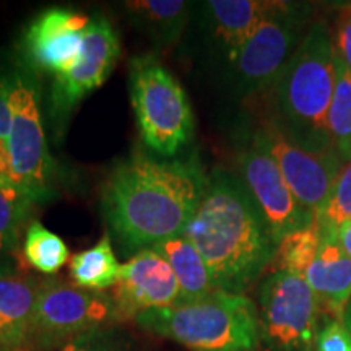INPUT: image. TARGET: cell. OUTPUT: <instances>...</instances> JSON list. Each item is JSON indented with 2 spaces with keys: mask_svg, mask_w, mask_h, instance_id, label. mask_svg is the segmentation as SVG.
<instances>
[{
  "mask_svg": "<svg viewBox=\"0 0 351 351\" xmlns=\"http://www.w3.org/2000/svg\"><path fill=\"white\" fill-rule=\"evenodd\" d=\"M208 176L195 153L179 158L135 152L101 186L99 205L109 236L135 254L182 234L199 208Z\"/></svg>",
  "mask_w": 351,
  "mask_h": 351,
  "instance_id": "1",
  "label": "cell"
},
{
  "mask_svg": "<svg viewBox=\"0 0 351 351\" xmlns=\"http://www.w3.org/2000/svg\"><path fill=\"white\" fill-rule=\"evenodd\" d=\"M207 262L218 291L244 295L274 263L276 244L243 179L215 169L182 232Z\"/></svg>",
  "mask_w": 351,
  "mask_h": 351,
  "instance_id": "2",
  "label": "cell"
},
{
  "mask_svg": "<svg viewBox=\"0 0 351 351\" xmlns=\"http://www.w3.org/2000/svg\"><path fill=\"white\" fill-rule=\"evenodd\" d=\"M335 54V41L328 25L322 20L314 21L271 91L275 121L289 137L317 155L339 160L328 134Z\"/></svg>",
  "mask_w": 351,
  "mask_h": 351,
  "instance_id": "3",
  "label": "cell"
},
{
  "mask_svg": "<svg viewBox=\"0 0 351 351\" xmlns=\"http://www.w3.org/2000/svg\"><path fill=\"white\" fill-rule=\"evenodd\" d=\"M137 326L191 351H258V311L244 295L217 291L202 300L147 311Z\"/></svg>",
  "mask_w": 351,
  "mask_h": 351,
  "instance_id": "4",
  "label": "cell"
},
{
  "mask_svg": "<svg viewBox=\"0 0 351 351\" xmlns=\"http://www.w3.org/2000/svg\"><path fill=\"white\" fill-rule=\"evenodd\" d=\"M129 93L143 143L161 158H174L192 142L195 119L186 90L153 54L134 57Z\"/></svg>",
  "mask_w": 351,
  "mask_h": 351,
  "instance_id": "5",
  "label": "cell"
},
{
  "mask_svg": "<svg viewBox=\"0 0 351 351\" xmlns=\"http://www.w3.org/2000/svg\"><path fill=\"white\" fill-rule=\"evenodd\" d=\"M12 130L8 148L13 166V187L38 204L49 199L54 191L56 161L47 148L36 75L23 67L12 72Z\"/></svg>",
  "mask_w": 351,
  "mask_h": 351,
  "instance_id": "6",
  "label": "cell"
},
{
  "mask_svg": "<svg viewBox=\"0 0 351 351\" xmlns=\"http://www.w3.org/2000/svg\"><path fill=\"white\" fill-rule=\"evenodd\" d=\"M309 15L311 7L306 3L283 2L228 60L232 86L241 96L271 90L300 46Z\"/></svg>",
  "mask_w": 351,
  "mask_h": 351,
  "instance_id": "7",
  "label": "cell"
},
{
  "mask_svg": "<svg viewBox=\"0 0 351 351\" xmlns=\"http://www.w3.org/2000/svg\"><path fill=\"white\" fill-rule=\"evenodd\" d=\"M258 328L270 351H314L322 307L304 280L271 271L258 288Z\"/></svg>",
  "mask_w": 351,
  "mask_h": 351,
  "instance_id": "8",
  "label": "cell"
},
{
  "mask_svg": "<svg viewBox=\"0 0 351 351\" xmlns=\"http://www.w3.org/2000/svg\"><path fill=\"white\" fill-rule=\"evenodd\" d=\"M116 320H121L119 314L108 293L88 291L57 278L43 280L29 345L34 350H52Z\"/></svg>",
  "mask_w": 351,
  "mask_h": 351,
  "instance_id": "9",
  "label": "cell"
},
{
  "mask_svg": "<svg viewBox=\"0 0 351 351\" xmlns=\"http://www.w3.org/2000/svg\"><path fill=\"white\" fill-rule=\"evenodd\" d=\"M119 57V34L106 16L95 15L86 28L77 62L57 75L51 85L49 121L57 138L62 137L78 103L108 80Z\"/></svg>",
  "mask_w": 351,
  "mask_h": 351,
  "instance_id": "10",
  "label": "cell"
},
{
  "mask_svg": "<svg viewBox=\"0 0 351 351\" xmlns=\"http://www.w3.org/2000/svg\"><path fill=\"white\" fill-rule=\"evenodd\" d=\"M252 143L274 158L291 192L306 208L315 213L322 207L343 166L340 160L307 150L289 137L275 119L258 125Z\"/></svg>",
  "mask_w": 351,
  "mask_h": 351,
  "instance_id": "11",
  "label": "cell"
},
{
  "mask_svg": "<svg viewBox=\"0 0 351 351\" xmlns=\"http://www.w3.org/2000/svg\"><path fill=\"white\" fill-rule=\"evenodd\" d=\"M238 166L241 179L265 218L276 245L285 236L314 225L315 213L296 199L270 155L252 143L239 153Z\"/></svg>",
  "mask_w": 351,
  "mask_h": 351,
  "instance_id": "12",
  "label": "cell"
},
{
  "mask_svg": "<svg viewBox=\"0 0 351 351\" xmlns=\"http://www.w3.org/2000/svg\"><path fill=\"white\" fill-rule=\"evenodd\" d=\"M91 19L72 8H47L34 16L21 36L25 69L34 75L57 77L77 62Z\"/></svg>",
  "mask_w": 351,
  "mask_h": 351,
  "instance_id": "13",
  "label": "cell"
},
{
  "mask_svg": "<svg viewBox=\"0 0 351 351\" xmlns=\"http://www.w3.org/2000/svg\"><path fill=\"white\" fill-rule=\"evenodd\" d=\"M111 298L121 320H135L147 311L179 304L181 287L166 258L150 247L132 256L122 265Z\"/></svg>",
  "mask_w": 351,
  "mask_h": 351,
  "instance_id": "14",
  "label": "cell"
},
{
  "mask_svg": "<svg viewBox=\"0 0 351 351\" xmlns=\"http://www.w3.org/2000/svg\"><path fill=\"white\" fill-rule=\"evenodd\" d=\"M317 228L320 236L317 256L307 269L304 280L317 296L324 313L341 322L345 307L351 300V258L337 239V228L322 225Z\"/></svg>",
  "mask_w": 351,
  "mask_h": 351,
  "instance_id": "15",
  "label": "cell"
},
{
  "mask_svg": "<svg viewBox=\"0 0 351 351\" xmlns=\"http://www.w3.org/2000/svg\"><path fill=\"white\" fill-rule=\"evenodd\" d=\"M282 3L275 0H210L202 3V10L210 38L230 60Z\"/></svg>",
  "mask_w": 351,
  "mask_h": 351,
  "instance_id": "16",
  "label": "cell"
},
{
  "mask_svg": "<svg viewBox=\"0 0 351 351\" xmlns=\"http://www.w3.org/2000/svg\"><path fill=\"white\" fill-rule=\"evenodd\" d=\"M41 283L20 269L0 270V337L8 351L28 348Z\"/></svg>",
  "mask_w": 351,
  "mask_h": 351,
  "instance_id": "17",
  "label": "cell"
},
{
  "mask_svg": "<svg viewBox=\"0 0 351 351\" xmlns=\"http://www.w3.org/2000/svg\"><path fill=\"white\" fill-rule=\"evenodd\" d=\"M191 3L182 0H132L122 8L138 32L147 34L158 47H169L186 28Z\"/></svg>",
  "mask_w": 351,
  "mask_h": 351,
  "instance_id": "18",
  "label": "cell"
},
{
  "mask_svg": "<svg viewBox=\"0 0 351 351\" xmlns=\"http://www.w3.org/2000/svg\"><path fill=\"white\" fill-rule=\"evenodd\" d=\"M152 249L165 257L173 269L181 287V302L202 300L218 291L207 262L184 234L166 239Z\"/></svg>",
  "mask_w": 351,
  "mask_h": 351,
  "instance_id": "19",
  "label": "cell"
},
{
  "mask_svg": "<svg viewBox=\"0 0 351 351\" xmlns=\"http://www.w3.org/2000/svg\"><path fill=\"white\" fill-rule=\"evenodd\" d=\"M121 269L109 232H104L93 247L75 254L69 262V274L73 285L88 291L103 293L104 289L116 287Z\"/></svg>",
  "mask_w": 351,
  "mask_h": 351,
  "instance_id": "20",
  "label": "cell"
},
{
  "mask_svg": "<svg viewBox=\"0 0 351 351\" xmlns=\"http://www.w3.org/2000/svg\"><path fill=\"white\" fill-rule=\"evenodd\" d=\"M34 202L13 186H0V270L20 269L21 232L26 230Z\"/></svg>",
  "mask_w": 351,
  "mask_h": 351,
  "instance_id": "21",
  "label": "cell"
},
{
  "mask_svg": "<svg viewBox=\"0 0 351 351\" xmlns=\"http://www.w3.org/2000/svg\"><path fill=\"white\" fill-rule=\"evenodd\" d=\"M337 51V49H335ZM328 134L341 165L351 161V72L335 54V86L328 111Z\"/></svg>",
  "mask_w": 351,
  "mask_h": 351,
  "instance_id": "22",
  "label": "cell"
},
{
  "mask_svg": "<svg viewBox=\"0 0 351 351\" xmlns=\"http://www.w3.org/2000/svg\"><path fill=\"white\" fill-rule=\"evenodd\" d=\"M23 258L39 274L54 275L69 262L70 252L60 236L47 230L38 219H32L25 230Z\"/></svg>",
  "mask_w": 351,
  "mask_h": 351,
  "instance_id": "23",
  "label": "cell"
},
{
  "mask_svg": "<svg viewBox=\"0 0 351 351\" xmlns=\"http://www.w3.org/2000/svg\"><path fill=\"white\" fill-rule=\"evenodd\" d=\"M319 241L320 236L315 219L313 226L285 236L276 245L274 263H271L274 271H289L304 276L317 256Z\"/></svg>",
  "mask_w": 351,
  "mask_h": 351,
  "instance_id": "24",
  "label": "cell"
},
{
  "mask_svg": "<svg viewBox=\"0 0 351 351\" xmlns=\"http://www.w3.org/2000/svg\"><path fill=\"white\" fill-rule=\"evenodd\" d=\"M348 219H351V161L341 166L326 202L315 212V223L322 226L339 228Z\"/></svg>",
  "mask_w": 351,
  "mask_h": 351,
  "instance_id": "25",
  "label": "cell"
},
{
  "mask_svg": "<svg viewBox=\"0 0 351 351\" xmlns=\"http://www.w3.org/2000/svg\"><path fill=\"white\" fill-rule=\"evenodd\" d=\"M60 351H129L125 335L112 326L101 327L67 341Z\"/></svg>",
  "mask_w": 351,
  "mask_h": 351,
  "instance_id": "26",
  "label": "cell"
},
{
  "mask_svg": "<svg viewBox=\"0 0 351 351\" xmlns=\"http://www.w3.org/2000/svg\"><path fill=\"white\" fill-rule=\"evenodd\" d=\"M314 351H351V335L340 320L328 319L320 327Z\"/></svg>",
  "mask_w": 351,
  "mask_h": 351,
  "instance_id": "27",
  "label": "cell"
},
{
  "mask_svg": "<svg viewBox=\"0 0 351 351\" xmlns=\"http://www.w3.org/2000/svg\"><path fill=\"white\" fill-rule=\"evenodd\" d=\"M12 72L0 73V140L8 142L12 130Z\"/></svg>",
  "mask_w": 351,
  "mask_h": 351,
  "instance_id": "28",
  "label": "cell"
},
{
  "mask_svg": "<svg viewBox=\"0 0 351 351\" xmlns=\"http://www.w3.org/2000/svg\"><path fill=\"white\" fill-rule=\"evenodd\" d=\"M335 49L351 72V5L345 7L337 21V34L333 38Z\"/></svg>",
  "mask_w": 351,
  "mask_h": 351,
  "instance_id": "29",
  "label": "cell"
},
{
  "mask_svg": "<svg viewBox=\"0 0 351 351\" xmlns=\"http://www.w3.org/2000/svg\"><path fill=\"white\" fill-rule=\"evenodd\" d=\"M0 184L13 186V166L8 142L0 140Z\"/></svg>",
  "mask_w": 351,
  "mask_h": 351,
  "instance_id": "30",
  "label": "cell"
},
{
  "mask_svg": "<svg viewBox=\"0 0 351 351\" xmlns=\"http://www.w3.org/2000/svg\"><path fill=\"white\" fill-rule=\"evenodd\" d=\"M337 239H339L341 249H343L346 256L351 258V219L341 223V225L337 228Z\"/></svg>",
  "mask_w": 351,
  "mask_h": 351,
  "instance_id": "31",
  "label": "cell"
},
{
  "mask_svg": "<svg viewBox=\"0 0 351 351\" xmlns=\"http://www.w3.org/2000/svg\"><path fill=\"white\" fill-rule=\"evenodd\" d=\"M341 324H343L345 328L350 332V335H351V300L348 302V306L345 307L343 317H341Z\"/></svg>",
  "mask_w": 351,
  "mask_h": 351,
  "instance_id": "32",
  "label": "cell"
},
{
  "mask_svg": "<svg viewBox=\"0 0 351 351\" xmlns=\"http://www.w3.org/2000/svg\"><path fill=\"white\" fill-rule=\"evenodd\" d=\"M0 351H8V348H7V345L3 343V340L0 339Z\"/></svg>",
  "mask_w": 351,
  "mask_h": 351,
  "instance_id": "33",
  "label": "cell"
},
{
  "mask_svg": "<svg viewBox=\"0 0 351 351\" xmlns=\"http://www.w3.org/2000/svg\"><path fill=\"white\" fill-rule=\"evenodd\" d=\"M0 186H2V184H0Z\"/></svg>",
  "mask_w": 351,
  "mask_h": 351,
  "instance_id": "34",
  "label": "cell"
},
{
  "mask_svg": "<svg viewBox=\"0 0 351 351\" xmlns=\"http://www.w3.org/2000/svg\"><path fill=\"white\" fill-rule=\"evenodd\" d=\"M0 339H2V337H0Z\"/></svg>",
  "mask_w": 351,
  "mask_h": 351,
  "instance_id": "35",
  "label": "cell"
}]
</instances>
